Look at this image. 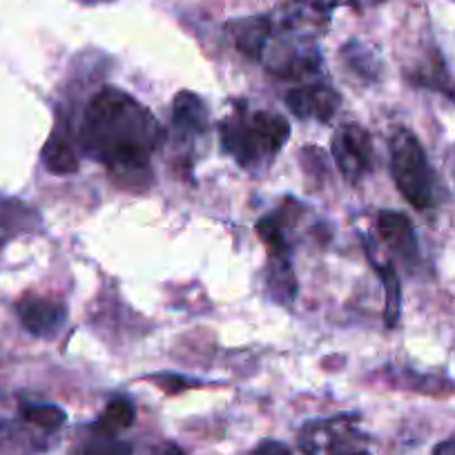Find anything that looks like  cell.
Segmentation results:
<instances>
[{
  "instance_id": "obj_2",
  "label": "cell",
  "mask_w": 455,
  "mask_h": 455,
  "mask_svg": "<svg viewBox=\"0 0 455 455\" xmlns=\"http://www.w3.org/2000/svg\"><path fill=\"white\" fill-rule=\"evenodd\" d=\"M223 150L237 159L239 165L251 168L261 159H270L291 137V125L283 116L273 112H248L239 105L233 116L219 125Z\"/></svg>"
},
{
  "instance_id": "obj_1",
  "label": "cell",
  "mask_w": 455,
  "mask_h": 455,
  "mask_svg": "<svg viewBox=\"0 0 455 455\" xmlns=\"http://www.w3.org/2000/svg\"><path fill=\"white\" fill-rule=\"evenodd\" d=\"M83 148L108 165L121 186L146 188L150 183V156L164 139V130L146 105L116 87H103L85 109Z\"/></svg>"
},
{
  "instance_id": "obj_22",
  "label": "cell",
  "mask_w": 455,
  "mask_h": 455,
  "mask_svg": "<svg viewBox=\"0 0 455 455\" xmlns=\"http://www.w3.org/2000/svg\"><path fill=\"white\" fill-rule=\"evenodd\" d=\"M83 3H108V0H83Z\"/></svg>"
},
{
  "instance_id": "obj_21",
  "label": "cell",
  "mask_w": 455,
  "mask_h": 455,
  "mask_svg": "<svg viewBox=\"0 0 455 455\" xmlns=\"http://www.w3.org/2000/svg\"><path fill=\"white\" fill-rule=\"evenodd\" d=\"M5 433H7V422L5 419H0V437L5 435Z\"/></svg>"
},
{
  "instance_id": "obj_12",
  "label": "cell",
  "mask_w": 455,
  "mask_h": 455,
  "mask_svg": "<svg viewBox=\"0 0 455 455\" xmlns=\"http://www.w3.org/2000/svg\"><path fill=\"white\" fill-rule=\"evenodd\" d=\"M369 252V251H366ZM369 259L373 264L375 273L379 275L384 286V295H387V308H384V322H387L388 328H393L400 319L402 313V286H400V277H397L395 268L391 264H379L375 261V257L369 252Z\"/></svg>"
},
{
  "instance_id": "obj_11",
  "label": "cell",
  "mask_w": 455,
  "mask_h": 455,
  "mask_svg": "<svg viewBox=\"0 0 455 455\" xmlns=\"http://www.w3.org/2000/svg\"><path fill=\"white\" fill-rule=\"evenodd\" d=\"M43 164H45V168L54 174L76 172L78 159L72 143H69L68 132H63V130H54L50 141H47L45 148H43Z\"/></svg>"
},
{
  "instance_id": "obj_19",
  "label": "cell",
  "mask_w": 455,
  "mask_h": 455,
  "mask_svg": "<svg viewBox=\"0 0 455 455\" xmlns=\"http://www.w3.org/2000/svg\"><path fill=\"white\" fill-rule=\"evenodd\" d=\"M433 455H455V440H444L435 446Z\"/></svg>"
},
{
  "instance_id": "obj_17",
  "label": "cell",
  "mask_w": 455,
  "mask_h": 455,
  "mask_svg": "<svg viewBox=\"0 0 455 455\" xmlns=\"http://www.w3.org/2000/svg\"><path fill=\"white\" fill-rule=\"evenodd\" d=\"M251 455H291L288 446H283L277 440H264L252 449Z\"/></svg>"
},
{
  "instance_id": "obj_15",
  "label": "cell",
  "mask_w": 455,
  "mask_h": 455,
  "mask_svg": "<svg viewBox=\"0 0 455 455\" xmlns=\"http://www.w3.org/2000/svg\"><path fill=\"white\" fill-rule=\"evenodd\" d=\"M20 415H23L29 424L43 428V431H59V428L68 422L65 411L54 404H28L20 409Z\"/></svg>"
},
{
  "instance_id": "obj_8",
  "label": "cell",
  "mask_w": 455,
  "mask_h": 455,
  "mask_svg": "<svg viewBox=\"0 0 455 455\" xmlns=\"http://www.w3.org/2000/svg\"><path fill=\"white\" fill-rule=\"evenodd\" d=\"M378 230L395 255L411 264L418 261V237H415L413 223L406 214L395 212V210H382L378 217Z\"/></svg>"
},
{
  "instance_id": "obj_6",
  "label": "cell",
  "mask_w": 455,
  "mask_h": 455,
  "mask_svg": "<svg viewBox=\"0 0 455 455\" xmlns=\"http://www.w3.org/2000/svg\"><path fill=\"white\" fill-rule=\"evenodd\" d=\"M16 313H19L20 323L28 328L32 335L45 337L54 335L60 326H63L65 317H68V308L63 301L47 299V297H23L16 304Z\"/></svg>"
},
{
  "instance_id": "obj_20",
  "label": "cell",
  "mask_w": 455,
  "mask_h": 455,
  "mask_svg": "<svg viewBox=\"0 0 455 455\" xmlns=\"http://www.w3.org/2000/svg\"><path fill=\"white\" fill-rule=\"evenodd\" d=\"M159 455H186L177 444H165L164 449L159 451Z\"/></svg>"
},
{
  "instance_id": "obj_3",
  "label": "cell",
  "mask_w": 455,
  "mask_h": 455,
  "mask_svg": "<svg viewBox=\"0 0 455 455\" xmlns=\"http://www.w3.org/2000/svg\"><path fill=\"white\" fill-rule=\"evenodd\" d=\"M391 172L397 190L418 210L437 204V181L427 152L409 130H397L391 139Z\"/></svg>"
},
{
  "instance_id": "obj_4",
  "label": "cell",
  "mask_w": 455,
  "mask_h": 455,
  "mask_svg": "<svg viewBox=\"0 0 455 455\" xmlns=\"http://www.w3.org/2000/svg\"><path fill=\"white\" fill-rule=\"evenodd\" d=\"M355 440V428L341 419L310 422L301 431V449L306 455H371Z\"/></svg>"
},
{
  "instance_id": "obj_14",
  "label": "cell",
  "mask_w": 455,
  "mask_h": 455,
  "mask_svg": "<svg viewBox=\"0 0 455 455\" xmlns=\"http://www.w3.org/2000/svg\"><path fill=\"white\" fill-rule=\"evenodd\" d=\"M76 455H132V444L119 440L116 435L92 428L90 437L78 446Z\"/></svg>"
},
{
  "instance_id": "obj_7",
  "label": "cell",
  "mask_w": 455,
  "mask_h": 455,
  "mask_svg": "<svg viewBox=\"0 0 455 455\" xmlns=\"http://www.w3.org/2000/svg\"><path fill=\"white\" fill-rule=\"evenodd\" d=\"M286 103L297 116L301 119H310V116H317L319 121L326 124L335 114L337 105H339V96L335 90H331L328 85L322 83H310V85L295 87L286 94Z\"/></svg>"
},
{
  "instance_id": "obj_10",
  "label": "cell",
  "mask_w": 455,
  "mask_h": 455,
  "mask_svg": "<svg viewBox=\"0 0 455 455\" xmlns=\"http://www.w3.org/2000/svg\"><path fill=\"white\" fill-rule=\"evenodd\" d=\"M230 32H233L235 43L243 54H248L251 59H261L266 43L273 36V20L266 19V16L243 19L230 25Z\"/></svg>"
},
{
  "instance_id": "obj_13",
  "label": "cell",
  "mask_w": 455,
  "mask_h": 455,
  "mask_svg": "<svg viewBox=\"0 0 455 455\" xmlns=\"http://www.w3.org/2000/svg\"><path fill=\"white\" fill-rule=\"evenodd\" d=\"M134 418H137V411H134L132 402L125 400V397H116L108 404V409L103 411L99 419L94 422V431L109 433V435H116L124 428H130L134 424Z\"/></svg>"
},
{
  "instance_id": "obj_16",
  "label": "cell",
  "mask_w": 455,
  "mask_h": 455,
  "mask_svg": "<svg viewBox=\"0 0 455 455\" xmlns=\"http://www.w3.org/2000/svg\"><path fill=\"white\" fill-rule=\"evenodd\" d=\"M257 233L268 246L270 257H288V242L283 235V226L277 217H264L257 223Z\"/></svg>"
},
{
  "instance_id": "obj_5",
  "label": "cell",
  "mask_w": 455,
  "mask_h": 455,
  "mask_svg": "<svg viewBox=\"0 0 455 455\" xmlns=\"http://www.w3.org/2000/svg\"><path fill=\"white\" fill-rule=\"evenodd\" d=\"M332 155L348 181H360L373 164V143L369 132L355 124L341 125L332 139Z\"/></svg>"
},
{
  "instance_id": "obj_9",
  "label": "cell",
  "mask_w": 455,
  "mask_h": 455,
  "mask_svg": "<svg viewBox=\"0 0 455 455\" xmlns=\"http://www.w3.org/2000/svg\"><path fill=\"white\" fill-rule=\"evenodd\" d=\"M172 125L179 137H196L208 130V109L192 92H179L172 100Z\"/></svg>"
},
{
  "instance_id": "obj_18",
  "label": "cell",
  "mask_w": 455,
  "mask_h": 455,
  "mask_svg": "<svg viewBox=\"0 0 455 455\" xmlns=\"http://www.w3.org/2000/svg\"><path fill=\"white\" fill-rule=\"evenodd\" d=\"M150 379L152 382L159 384V387H164L168 393H179L192 384V382H186V379H181V378H172V375H165V378L164 375H159V378H150Z\"/></svg>"
}]
</instances>
